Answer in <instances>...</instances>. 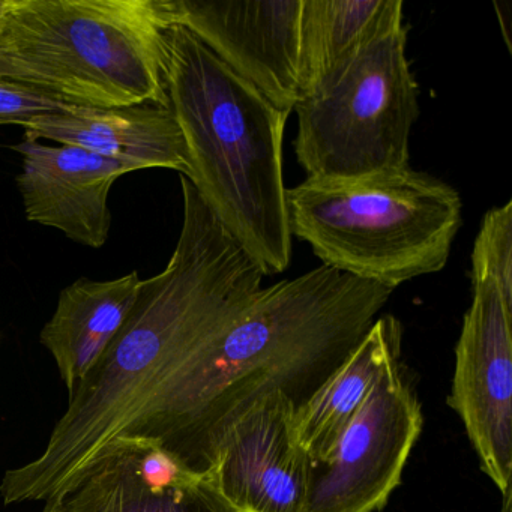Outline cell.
<instances>
[{"label": "cell", "mask_w": 512, "mask_h": 512, "mask_svg": "<svg viewBox=\"0 0 512 512\" xmlns=\"http://www.w3.org/2000/svg\"><path fill=\"white\" fill-rule=\"evenodd\" d=\"M166 269L142 280L136 304L100 361L68 395L40 455L5 472V505L64 493L110 440L133 425L161 382L226 328L262 289V266L230 235L191 185Z\"/></svg>", "instance_id": "cell-1"}, {"label": "cell", "mask_w": 512, "mask_h": 512, "mask_svg": "<svg viewBox=\"0 0 512 512\" xmlns=\"http://www.w3.org/2000/svg\"><path fill=\"white\" fill-rule=\"evenodd\" d=\"M394 290L326 265L262 287L158 385L124 434L157 440L203 475L230 419L274 391L299 409L361 343Z\"/></svg>", "instance_id": "cell-2"}, {"label": "cell", "mask_w": 512, "mask_h": 512, "mask_svg": "<svg viewBox=\"0 0 512 512\" xmlns=\"http://www.w3.org/2000/svg\"><path fill=\"white\" fill-rule=\"evenodd\" d=\"M167 95L187 146L185 178L266 275L286 271L293 253L283 175L289 113L182 26L170 32Z\"/></svg>", "instance_id": "cell-3"}, {"label": "cell", "mask_w": 512, "mask_h": 512, "mask_svg": "<svg viewBox=\"0 0 512 512\" xmlns=\"http://www.w3.org/2000/svg\"><path fill=\"white\" fill-rule=\"evenodd\" d=\"M175 0H11L0 79L73 107H169Z\"/></svg>", "instance_id": "cell-4"}, {"label": "cell", "mask_w": 512, "mask_h": 512, "mask_svg": "<svg viewBox=\"0 0 512 512\" xmlns=\"http://www.w3.org/2000/svg\"><path fill=\"white\" fill-rule=\"evenodd\" d=\"M293 238L323 265L397 289L448 263L463 223L451 185L406 167L350 181L305 179L286 191Z\"/></svg>", "instance_id": "cell-5"}, {"label": "cell", "mask_w": 512, "mask_h": 512, "mask_svg": "<svg viewBox=\"0 0 512 512\" xmlns=\"http://www.w3.org/2000/svg\"><path fill=\"white\" fill-rule=\"evenodd\" d=\"M404 4L320 91L296 104L293 148L308 179L350 181L409 167L419 86L407 59Z\"/></svg>", "instance_id": "cell-6"}, {"label": "cell", "mask_w": 512, "mask_h": 512, "mask_svg": "<svg viewBox=\"0 0 512 512\" xmlns=\"http://www.w3.org/2000/svg\"><path fill=\"white\" fill-rule=\"evenodd\" d=\"M421 403L401 358L377 377L331 457L316 464L308 512H379L385 508L422 431Z\"/></svg>", "instance_id": "cell-7"}, {"label": "cell", "mask_w": 512, "mask_h": 512, "mask_svg": "<svg viewBox=\"0 0 512 512\" xmlns=\"http://www.w3.org/2000/svg\"><path fill=\"white\" fill-rule=\"evenodd\" d=\"M472 287L448 406L460 416L482 472L499 488L502 512H511L512 301L493 280Z\"/></svg>", "instance_id": "cell-8"}, {"label": "cell", "mask_w": 512, "mask_h": 512, "mask_svg": "<svg viewBox=\"0 0 512 512\" xmlns=\"http://www.w3.org/2000/svg\"><path fill=\"white\" fill-rule=\"evenodd\" d=\"M281 391L254 398L227 422L203 475L235 512H308L314 463L293 431Z\"/></svg>", "instance_id": "cell-9"}, {"label": "cell", "mask_w": 512, "mask_h": 512, "mask_svg": "<svg viewBox=\"0 0 512 512\" xmlns=\"http://www.w3.org/2000/svg\"><path fill=\"white\" fill-rule=\"evenodd\" d=\"M178 26L281 112L299 101L302 0H175Z\"/></svg>", "instance_id": "cell-10"}, {"label": "cell", "mask_w": 512, "mask_h": 512, "mask_svg": "<svg viewBox=\"0 0 512 512\" xmlns=\"http://www.w3.org/2000/svg\"><path fill=\"white\" fill-rule=\"evenodd\" d=\"M41 512H235L205 475L157 440L122 434Z\"/></svg>", "instance_id": "cell-11"}, {"label": "cell", "mask_w": 512, "mask_h": 512, "mask_svg": "<svg viewBox=\"0 0 512 512\" xmlns=\"http://www.w3.org/2000/svg\"><path fill=\"white\" fill-rule=\"evenodd\" d=\"M13 149L22 155L16 181L28 221L85 247H103L112 230L110 191L121 176L136 170L77 146L25 139Z\"/></svg>", "instance_id": "cell-12"}, {"label": "cell", "mask_w": 512, "mask_h": 512, "mask_svg": "<svg viewBox=\"0 0 512 512\" xmlns=\"http://www.w3.org/2000/svg\"><path fill=\"white\" fill-rule=\"evenodd\" d=\"M25 139L77 146L134 170L169 169L188 176L187 146L169 107L158 104L44 113L20 122Z\"/></svg>", "instance_id": "cell-13"}, {"label": "cell", "mask_w": 512, "mask_h": 512, "mask_svg": "<svg viewBox=\"0 0 512 512\" xmlns=\"http://www.w3.org/2000/svg\"><path fill=\"white\" fill-rule=\"evenodd\" d=\"M140 284L139 272L133 271L115 280L79 278L62 290L40 341L55 359L68 395L118 337L136 304Z\"/></svg>", "instance_id": "cell-14"}, {"label": "cell", "mask_w": 512, "mask_h": 512, "mask_svg": "<svg viewBox=\"0 0 512 512\" xmlns=\"http://www.w3.org/2000/svg\"><path fill=\"white\" fill-rule=\"evenodd\" d=\"M403 329L397 317H377L346 361L296 409L293 431L310 460L323 464L389 362L401 358Z\"/></svg>", "instance_id": "cell-15"}, {"label": "cell", "mask_w": 512, "mask_h": 512, "mask_svg": "<svg viewBox=\"0 0 512 512\" xmlns=\"http://www.w3.org/2000/svg\"><path fill=\"white\" fill-rule=\"evenodd\" d=\"M397 0H302L299 100L328 85L374 37Z\"/></svg>", "instance_id": "cell-16"}, {"label": "cell", "mask_w": 512, "mask_h": 512, "mask_svg": "<svg viewBox=\"0 0 512 512\" xmlns=\"http://www.w3.org/2000/svg\"><path fill=\"white\" fill-rule=\"evenodd\" d=\"M472 281L493 280L512 301V202L490 209L482 218L472 250Z\"/></svg>", "instance_id": "cell-17"}, {"label": "cell", "mask_w": 512, "mask_h": 512, "mask_svg": "<svg viewBox=\"0 0 512 512\" xmlns=\"http://www.w3.org/2000/svg\"><path fill=\"white\" fill-rule=\"evenodd\" d=\"M73 106L59 103L40 92L0 79V125L28 121L44 113L68 112Z\"/></svg>", "instance_id": "cell-18"}, {"label": "cell", "mask_w": 512, "mask_h": 512, "mask_svg": "<svg viewBox=\"0 0 512 512\" xmlns=\"http://www.w3.org/2000/svg\"><path fill=\"white\" fill-rule=\"evenodd\" d=\"M11 0H0V22L4 19L7 14L8 8H10Z\"/></svg>", "instance_id": "cell-19"}]
</instances>
